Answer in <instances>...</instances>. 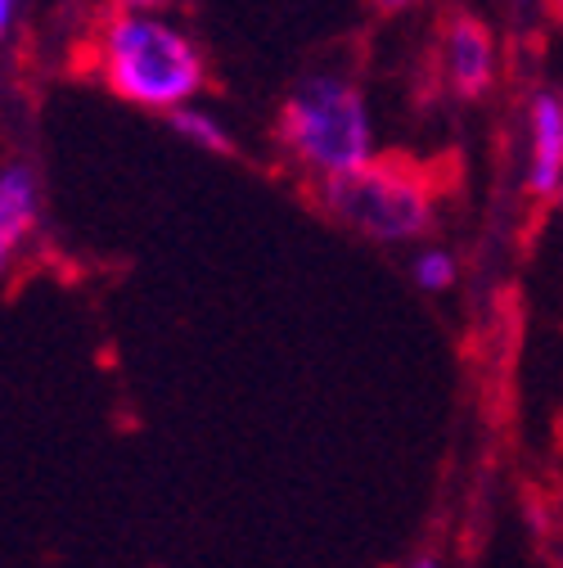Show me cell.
<instances>
[{
	"instance_id": "1",
	"label": "cell",
	"mask_w": 563,
	"mask_h": 568,
	"mask_svg": "<svg viewBox=\"0 0 563 568\" xmlns=\"http://www.w3.org/2000/svg\"><path fill=\"white\" fill-rule=\"evenodd\" d=\"M100 73L113 95L140 109H181L203 87L198 50L158 19L122 14L100 41Z\"/></svg>"
},
{
	"instance_id": "2",
	"label": "cell",
	"mask_w": 563,
	"mask_h": 568,
	"mask_svg": "<svg viewBox=\"0 0 563 568\" xmlns=\"http://www.w3.org/2000/svg\"><path fill=\"white\" fill-rule=\"evenodd\" d=\"M320 203L379 244L419 240L433 226V181L406 159H366L351 172L320 176Z\"/></svg>"
},
{
	"instance_id": "3",
	"label": "cell",
	"mask_w": 563,
	"mask_h": 568,
	"mask_svg": "<svg viewBox=\"0 0 563 568\" xmlns=\"http://www.w3.org/2000/svg\"><path fill=\"white\" fill-rule=\"evenodd\" d=\"M279 135H285L289 154L311 168L316 176H338L375 159V131L370 113L357 87L338 78H311L303 82L285 113H279Z\"/></svg>"
},
{
	"instance_id": "4",
	"label": "cell",
	"mask_w": 563,
	"mask_h": 568,
	"mask_svg": "<svg viewBox=\"0 0 563 568\" xmlns=\"http://www.w3.org/2000/svg\"><path fill=\"white\" fill-rule=\"evenodd\" d=\"M497 73V45H491V28L473 14H451L447 23V78L460 100H478L491 87Z\"/></svg>"
},
{
	"instance_id": "5",
	"label": "cell",
	"mask_w": 563,
	"mask_h": 568,
	"mask_svg": "<svg viewBox=\"0 0 563 568\" xmlns=\"http://www.w3.org/2000/svg\"><path fill=\"white\" fill-rule=\"evenodd\" d=\"M563 185V100L541 95L532 104V172L528 190L532 194H559Z\"/></svg>"
},
{
	"instance_id": "6",
	"label": "cell",
	"mask_w": 563,
	"mask_h": 568,
	"mask_svg": "<svg viewBox=\"0 0 563 568\" xmlns=\"http://www.w3.org/2000/svg\"><path fill=\"white\" fill-rule=\"evenodd\" d=\"M37 222V181L23 163L0 172V271H6Z\"/></svg>"
},
{
	"instance_id": "7",
	"label": "cell",
	"mask_w": 563,
	"mask_h": 568,
	"mask_svg": "<svg viewBox=\"0 0 563 568\" xmlns=\"http://www.w3.org/2000/svg\"><path fill=\"white\" fill-rule=\"evenodd\" d=\"M172 122H176V131L185 135V140H194V145H203V150H213V154H231L235 150V140H231V131L222 126V122H213L207 113H198V109H172Z\"/></svg>"
},
{
	"instance_id": "8",
	"label": "cell",
	"mask_w": 563,
	"mask_h": 568,
	"mask_svg": "<svg viewBox=\"0 0 563 568\" xmlns=\"http://www.w3.org/2000/svg\"><path fill=\"white\" fill-rule=\"evenodd\" d=\"M414 280H419V290H429V294H442L455 284V257L442 253V248H424L414 257Z\"/></svg>"
},
{
	"instance_id": "9",
	"label": "cell",
	"mask_w": 563,
	"mask_h": 568,
	"mask_svg": "<svg viewBox=\"0 0 563 568\" xmlns=\"http://www.w3.org/2000/svg\"><path fill=\"white\" fill-rule=\"evenodd\" d=\"M113 6H117L122 14H145V10H158V6H167V0H113Z\"/></svg>"
},
{
	"instance_id": "10",
	"label": "cell",
	"mask_w": 563,
	"mask_h": 568,
	"mask_svg": "<svg viewBox=\"0 0 563 568\" xmlns=\"http://www.w3.org/2000/svg\"><path fill=\"white\" fill-rule=\"evenodd\" d=\"M370 6H375L379 14H397V10H406V6H414V0H370Z\"/></svg>"
},
{
	"instance_id": "11",
	"label": "cell",
	"mask_w": 563,
	"mask_h": 568,
	"mask_svg": "<svg viewBox=\"0 0 563 568\" xmlns=\"http://www.w3.org/2000/svg\"><path fill=\"white\" fill-rule=\"evenodd\" d=\"M10 10H14V0H0V37H6V28H10Z\"/></svg>"
},
{
	"instance_id": "12",
	"label": "cell",
	"mask_w": 563,
	"mask_h": 568,
	"mask_svg": "<svg viewBox=\"0 0 563 568\" xmlns=\"http://www.w3.org/2000/svg\"><path fill=\"white\" fill-rule=\"evenodd\" d=\"M550 14H554V19L563 23V0H550Z\"/></svg>"
},
{
	"instance_id": "13",
	"label": "cell",
	"mask_w": 563,
	"mask_h": 568,
	"mask_svg": "<svg viewBox=\"0 0 563 568\" xmlns=\"http://www.w3.org/2000/svg\"><path fill=\"white\" fill-rule=\"evenodd\" d=\"M410 568H438V564H433V559H419V564H410Z\"/></svg>"
}]
</instances>
